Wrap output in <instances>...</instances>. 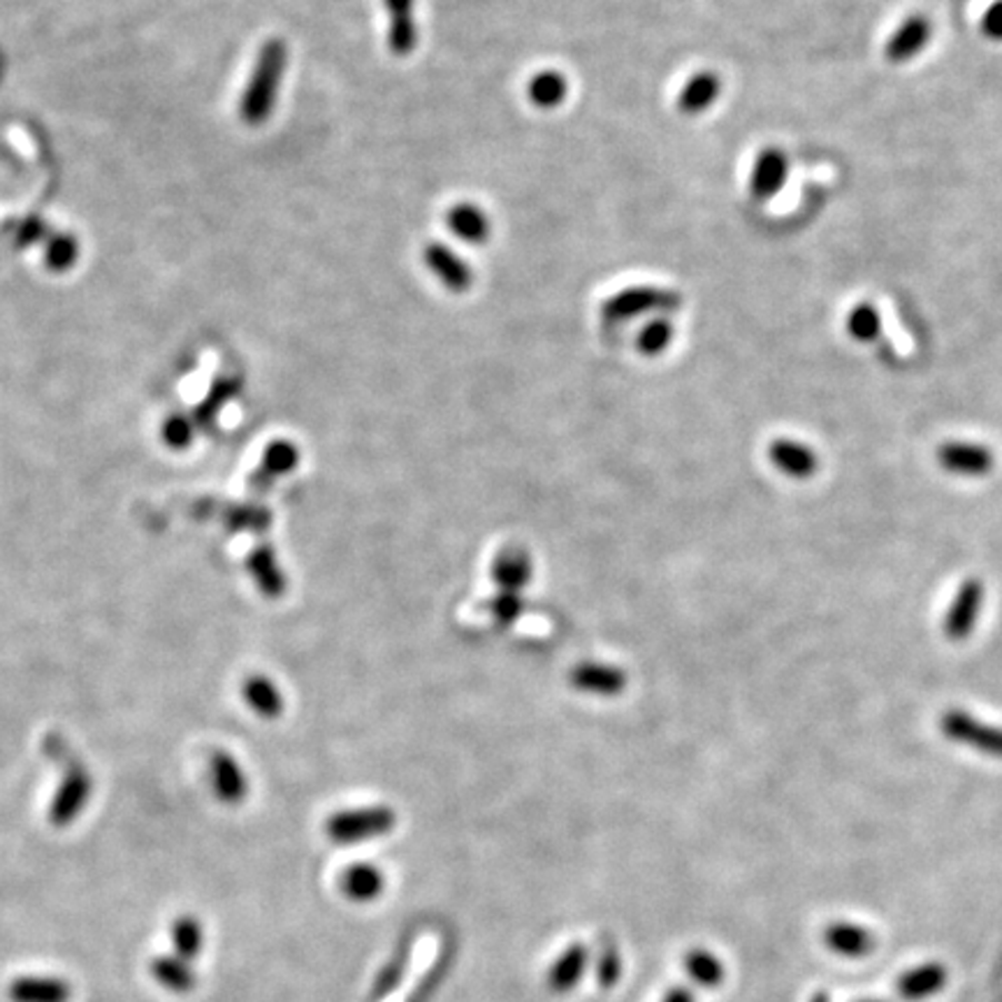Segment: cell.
Segmentation results:
<instances>
[{"mask_svg": "<svg viewBox=\"0 0 1002 1002\" xmlns=\"http://www.w3.org/2000/svg\"><path fill=\"white\" fill-rule=\"evenodd\" d=\"M288 68V47L283 40H270L260 47L249 84L240 102V117L249 126L265 123L279 98Z\"/></svg>", "mask_w": 1002, "mask_h": 1002, "instance_id": "6da1fadb", "label": "cell"}, {"mask_svg": "<svg viewBox=\"0 0 1002 1002\" xmlns=\"http://www.w3.org/2000/svg\"><path fill=\"white\" fill-rule=\"evenodd\" d=\"M680 309L682 295L678 290L662 285H629L601 304V315L611 323H627L648 313L669 315Z\"/></svg>", "mask_w": 1002, "mask_h": 1002, "instance_id": "7a4b0ae2", "label": "cell"}, {"mask_svg": "<svg viewBox=\"0 0 1002 1002\" xmlns=\"http://www.w3.org/2000/svg\"><path fill=\"white\" fill-rule=\"evenodd\" d=\"M398 826V814L385 805L341 810L325 822V833L337 845H358L377 840Z\"/></svg>", "mask_w": 1002, "mask_h": 1002, "instance_id": "3957f363", "label": "cell"}, {"mask_svg": "<svg viewBox=\"0 0 1002 1002\" xmlns=\"http://www.w3.org/2000/svg\"><path fill=\"white\" fill-rule=\"evenodd\" d=\"M938 727L946 741L993 759H1002V727L982 722L959 708L944 710L938 720Z\"/></svg>", "mask_w": 1002, "mask_h": 1002, "instance_id": "277c9868", "label": "cell"}, {"mask_svg": "<svg viewBox=\"0 0 1002 1002\" xmlns=\"http://www.w3.org/2000/svg\"><path fill=\"white\" fill-rule=\"evenodd\" d=\"M984 597H986L984 583L978 578L965 580L959 588L952 605H949L942 620V634L946 641L963 643L965 639H970L974 624L980 620Z\"/></svg>", "mask_w": 1002, "mask_h": 1002, "instance_id": "5b68a950", "label": "cell"}, {"mask_svg": "<svg viewBox=\"0 0 1002 1002\" xmlns=\"http://www.w3.org/2000/svg\"><path fill=\"white\" fill-rule=\"evenodd\" d=\"M935 458L942 471L961 479H984L995 467L991 448L974 441H946L938 448Z\"/></svg>", "mask_w": 1002, "mask_h": 1002, "instance_id": "8992f818", "label": "cell"}, {"mask_svg": "<svg viewBox=\"0 0 1002 1002\" xmlns=\"http://www.w3.org/2000/svg\"><path fill=\"white\" fill-rule=\"evenodd\" d=\"M931 38H933V21L926 14L914 12L905 17L899 29L886 38L884 61L891 66H905L914 61L921 51L931 44Z\"/></svg>", "mask_w": 1002, "mask_h": 1002, "instance_id": "52a82bcc", "label": "cell"}, {"mask_svg": "<svg viewBox=\"0 0 1002 1002\" xmlns=\"http://www.w3.org/2000/svg\"><path fill=\"white\" fill-rule=\"evenodd\" d=\"M789 156L780 147H763L750 172V196L756 202H769L782 193L789 179Z\"/></svg>", "mask_w": 1002, "mask_h": 1002, "instance_id": "ba28073f", "label": "cell"}, {"mask_svg": "<svg viewBox=\"0 0 1002 1002\" xmlns=\"http://www.w3.org/2000/svg\"><path fill=\"white\" fill-rule=\"evenodd\" d=\"M425 268L434 274V279L451 293L460 295L473 285V270L469 262L448 244L430 242L423 249Z\"/></svg>", "mask_w": 1002, "mask_h": 1002, "instance_id": "9c48e42d", "label": "cell"}, {"mask_svg": "<svg viewBox=\"0 0 1002 1002\" xmlns=\"http://www.w3.org/2000/svg\"><path fill=\"white\" fill-rule=\"evenodd\" d=\"M388 14V49L394 57H411L418 40V19H415V0H383Z\"/></svg>", "mask_w": 1002, "mask_h": 1002, "instance_id": "30bf717a", "label": "cell"}, {"mask_svg": "<svg viewBox=\"0 0 1002 1002\" xmlns=\"http://www.w3.org/2000/svg\"><path fill=\"white\" fill-rule=\"evenodd\" d=\"M769 460L780 473L796 481L812 479L820 469V458L812 448L794 439H773L769 445Z\"/></svg>", "mask_w": 1002, "mask_h": 1002, "instance_id": "8fae6325", "label": "cell"}, {"mask_svg": "<svg viewBox=\"0 0 1002 1002\" xmlns=\"http://www.w3.org/2000/svg\"><path fill=\"white\" fill-rule=\"evenodd\" d=\"M571 684L573 690L592 694V697H618L627 688V673L620 667L613 664H599V662H585L578 664L571 671Z\"/></svg>", "mask_w": 1002, "mask_h": 1002, "instance_id": "7c38bea8", "label": "cell"}, {"mask_svg": "<svg viewBox=\"0 0 1002 1002\" xmlns=\"http://www.w3.org/2000/svg\"><path fill=\"white\" fill-rule=\"evenodd\" d=\"M722 96V77L715 70H699L678 93V112L684 117L705 114Z\"/></svg>", "mask_w": 1002, "mask_h": 1002, "instance_id": "4fadbf2b", "label": "cell"}, {"mask_svg": "<svg viewBox=\"0 0 1002 1002\" xmlns=\"http://www.w3.org/2000/svg\"><path fill=\"white\" fill-rule=\"evenodd\" d=\"M212 789L223 805H240L249 794V780L244 769L228 752H217L209 763Z\"/></svg>", "mask_w": 1002, "mask_h": 1002, "instance_id": "5bb4252c", "label": "cell"}, {"mask_svg": "<svg viewBox=\"0 0 1002 1002\" xmlns=\"http://www.w3.org/2000/svg\"><path fill=\"white\" fill-rule=\"evenodd\" d=\"M445 228L451 230V234L458 237L460 242L471 247L488 244L492 234V223L490 217L485 214V209L473 202H458L448 209Z\"/></svg>", "mask_w": 1002, "mask_h": 1002, "instance_id": "9a60e30c", "label": "cell"}, {"mask_svg": "<svg viewBox=\"0 0 1002 1002\" xmlns=\"http://www.w3.org/2000/svg\"><path fill=\"white\" fill-rule=\"evenodd\" d=\"M8 998L10 1002H70L72 986L51 974H23L10 982Z\"/></svg>", "mask_w": 1002, "mask_h": 1002, "instance_id": "2e32d148", "label": "cell"}, {"mask_svg": "<svg viewBox=\"0 0 1002 1002\" xmlns=\"http://www.w3.org/2000/svg\"><path fill=\"white\" fill-rule=\"evenodd\" d=\"M822 938L833 954L845 959H865L875 952V935L852 921H833Z\"/></svg>", "mask_w": 1002, "mask_h": 1002, "instance_id": "e0dca14e", "label": "cell"}, {"mask_svg": "<svg viewBox=\"0 0 1002 1002\" xmlns=\"http://www.w3.org/2000/svg\"><path fill=\"white\" fill-rule=\"evenodd\" d=\"M492 578L499 588V592H515L522 594V590L530 585L532 580V560L530 552L522 548H507L499 552L492 567Z\"/></svg>", "mask_w": 1002, "mask_h": 1002, "instance_id": "ac0fdd59", "label": "cell"}, {"mask_svg": "<svg viewBox=\"0 0 1002 1002\" xmlns=\"http://www.w3.org/2000/svg\"><path fill=\"white\" fill-rule=\"evenodd\" d=\"M89 791H91V782L84 773L68 775L63 786L59 789L54 803H51V808H49V822L59 829L72 824L79 816V812L84 810V805L89 801Z\"/></svg>", "mask_w": 1002, "mask_h": 1002, "instance_id": "d6986e66", "label": "cell"}, {"mask_svg": "<svg viewBox=\"0 0 1002 1002\" xmlns=\"http://www.w3.org/2000/svg\"><path fill=\"white\" fill-rule=\"evenodd\" d=\"M946 980L949 970L942 963L933 961L908 970L899 984H895V991H899L905 1002H919L940 993L946 986Z\"/></svg>", "mask_w": 1002, "mask_h": 1002, "instance_id": "ffe728a7", "label": "cell"}, {"mask_svg": "<svg viewBox=\"0 0 1002 1002\" xmlns=\"http://www.w3.org/2000/svg\"><path fill=\"white\" fill-rule=\"evenodd\" d=\"M149 972L151 978L156 980L158 986H163L166 991L174 993V995H183L191 993L198 986V974L193 970V965L189 961L174 956H156L149 963Z\"/></svg>", "mask_w": 1002, "mask_h": 1002, "instance_id": "44dd1931", "label": "cell"}, {"mask_svg": "<svg viewBox=\"0 0 1002 1002\" xmlns=\"http://www.w3.org/2000/svg\"><path fill=\"white\" fill-rule=\"evenodd\" d=\"M339 886H341V891H344L349 901L369 903V901H377L383 893L385 878L381 870L372 863H355L344 870V875H341V880H339Z\"/></svg>", "mask_w": 1002, "mask_h": 1002, "instance_id": "7402d4cb", "label": "cell"}, {"mask_svg": "<svg viewBox=\"0 0 1002 1002\" xmlns=\"http://www.w3.org/2000/svg\"><path fill=\"white\" fill-rule=\"evenodd\" d=\"M413 942H415V933L404 935L400 940V944L394 946L390 961L377 974V982L372 986V993H369V1002H383L390 993H394V991L400 989L404 974H407V968H409V961H411Z\"/></svg>", "mask_w": 1002, "mask_h": 1002, "instance_id": "603a6c76", "label": "cell"}, {"mask_svg": "<svg viewBox=\"0 0 1002 1002\" xmlns=\"http://www.w3.org/2000/svg\"><path fill=\"white\" fill-rule=\"evenodd\" d=\"M569 96V79L560 70H539L527 82V100H530L537 110L550 112L564 104Z\"/></svg>", "mask_w": 1002, "mask_h": 1002, "instance_id": "cb8c5ba5", "label": "cell"}, {"mask_svg": "<svg viewBox=\"0 0 1002 1002\" xmlns=\"http://www.w3.org/2000/svg\"><path fill=\"white\" fill-rule=\"evenodd\" d=\"M588 968V949L583 944H571L567 952L552 963L548 972V986L555 993H569L578 986Z\"/></svg>", "mask_w": 1002, "mask_h": 1002, "instance_id": "d4e9b609", "label": "cell"}, {"mask_svg": "<svg viewBox=\"0 0 1002 1002\" xmlns=\"http://www.w3.org/2000/svg\"><path fill=\"white\" fill-rule=\"evenodd\" d=\"M244 699L255 715L274 720L283 713V694L268 675H251L244 682Z\"/></svg>", "mask_w": 1002, "mask_h": 1002, "instance_id": "484cf974", "label": "cell"}, {"mask_svg": "<svg viewBox=\"0 0 1002 1002\" xmlns=\"http://www.w3.org/2000/svg\"><path fill=\"white\" fill-rule=\"evenodd\" d=\"M170 938H172L174 954L189 963H193L200 956L202 946H204V929L198 921V916H193V914L177 916L172 921Z\"/></svg>", "mask_w": 1002, "mask_h": 1002, "instance_id": "4316f807", "label": "cell"}, {"mask_svg": "<svg viewBox=\"0 0 1002 1002\" xmlns=\"http://www.w3.org/2000/svg\"><path fill=\"white\" fill-rule=\"evenodd\" d=\"M848 334L859 344H873L882 337V313L873 302H859L848 311Z\"/></svg>", "mask_w": 1002, "mask_h": 1002, "instance_id": "83f0119b", "label": "cell"}, {"mask_svg": "<svg viewBox=\"0 0 1002 1002\" xmlns=\"http://www.w3.org/2000/svg\"><path fill=\"white\" fill-rule=\"evenodd\" d=\"M453 961H455V944H448L439 954V959L432 963V968L423 974V980H420L415 989L409 993L407 1002H432V998L445 982L448 972H451Z\"/></svg>", "mask_w": 1002, "mask_h": 1002, "instance_id": "f1b7e54d", "label": "cell"}, {"mask_svg": "<svg viewBox=\"0 0 1002 1002\" xmlns=\"http://www.w3.org/2000/svg\"><path fill=\"white\" fill-rule=\"evenodd\" d=\"M684 970H688V974L699 986L705 989H718L727 978L722 961L715 954L705 952V949H692V952L684 956Z\"/></svg>", "mask_w": 1002, "mask_h": 1002, "instance_id": "f546056e", "label": "cell"}, {"mask_svg": "<svg viewBox=\"0 0 1002 1002\" xmlns=\"http://www.w3.org/2000/svg\"><path fill=\"white\" fill-rule=\"evenodd\" d=\"M251 573L255 578V583L260 585V590L268 597H281L283 588H285V578H283V571L270 548H260L258 552H253Z\"/></svg>", "mask_w": 1002, "mask_h": 1002, "instance_id": "4dcf8cb0", "label": "cell"}, {"mask_svg": "<svg viewBox=\"0 0 1002 1002\" xmlns=\"http://www.w3.org/2000/svg\"><path fill=\"white\" fill-rule=\"evenodd\" d=\"M673 337H675L673 323L667 319V315H657V319H652L641 330V334L637 339V347H639V351L643 355L657 358V355H662L673 344Z\"/></svg>", "mask_w": 1002, "mask_h": 1002, "instance_id": "1f68e13d", "label": "cell"}, {"mask_svg": "<svg viewBox=\"0 0 1002 1002\" xmlns=\"http://www.w3.org/2000/svg\"><path fill=\"white\" fill-rule=\"evenodd\" d=\"M298 462H300V451L295 448V443L274 441L268 448L265 460H262V464H265L262 469H265V473H270V477H285V473H290L298 467Z\"/></svg>", "mask_w": 1002, "mask_h": 1002, "instance_id": "d6a6232c", "label": "cell"}, {"mask_svg": "<svg viewBox=\"0 0 1002 1002\" xmlns=\"http://www.w3.org/2000/svg\"><path fill=\"white\" fill-rule=\"evenodd\" d=\"M77 253H79L77 240H72V237H68V234H59V237H54V240L47 244L44 262H47L49 270L66 272L77 262Z\"/></svg>", "mask_w": 1002, "mask_h": 1002, "instance_id": "836d02e7", "label": "cell"}, {"mask_svg": "<svg viewBox=\"0 0 1002 1002\" xmlns=\"http://www.w3.org/2000/svg\"><path fill=\"white\" fill-rule=\"evenodd\" d=\"M524 611L522 594L515 592H497L490 601V613L499 627H511Z\"/></svg>", "mask_w": 1002, "mask_h": 1002, "instance_id": "e575fe53", "label": "cell"}, {"mask_svg": "<svg viewBox=\"0 0 1002 1002\" xmlns=\"http://www.w3.org/2000/svg\"><path fill=\"white\" fill-rule=\"evenodd\" d=\"M620 972H622V961H620L618 949L613 944H605V949L601 952V959H599V968H597L599 984L603 989L615 986V982L620 980Z\"/></svg>", "mask_w": 1002, "mask_h": 1002, "instance_id": "d590c367", "label": "cell"}, {"mask_svg": "<svg viewBox=\"0 0 1002 1002\" xmlns=\"http://www.w3.org/2000/svg\"><path fill=\"white\" fill-rule=\"evenodd\" d=\"M191 437H193V428L189 425L187 418L174 415V418L166 420L163 439H166V443L170 448H174V451H181V448H187L191 443Z\"/></svg>", "mask_w": 1002, "mask_h": 1002, "instance_id": "8d00e7d4", "label": "cell"}, {"mask_svg": "<svg viewBox=\"0 0 1002 1002\" xmlns=\"http://www.w3.org/2000/svg\"><path fill=\"white\" fill-rule=\"evenodd\" d=\"M980 31L991 42H1002V0H995L993 6L986 8L980 21Z\"/></svg>", "mask_w": 1002, "mask_h": 1002, "instance_id": "74e56055", "label": "cell"}, {"mask_svg": "<svg viewBox=\"0 0 1002 1002\" xmlns=\"http://www.w3.org/2000/svg\"><path fill=\"white\" fill-rule=\"evenodd\" d=\"M44 232H47V228L42 221H29L21 228L19 240H21V244H33L40 240V237H44Z\"/></svg>", "mask_w": 1002, "mask_h": 1002, "instance_id": "f35d334b", "label": "cell"}, {"mask_svg": "<svg viewBox=\"0 0 1002 1002\" xmlns=\"http://www.w3.org/2000/svg\"><path fill=\"white\" fill-rule=\"evenodd\" d=\"M662 1002H694V993L684 986H678L664 995Z\"/></svg>", "mask_w": 1002, "mask_h": 1002, "instance_id": "ab89813d", "label": "cell"}, {"mask_svg": "<svg viewBox=\"0 0 1002 1002\" xmlns=\"http://www.w3.org/2000/svg\"><path fill=\"white\" fill-rule=\"evenodd\" d=\"M810 1002H829V995L826 993H814Z\"/></svg>", "mask_w": 1002, "mask_h": 1002, "instance_id": "60d3db41", "label": "cell"}, {"mask_svg": "<svg viewBox=\"0 0 1002 1002\" xmlns=\"http://www.w3.org/2000/svg\"><path fill=\"white\" fill-rule=\"evenodd\" d=\"M856 1002H886V1000H856Z\"/></svg>", "mask_w": 1002, "mask_h": 1002, "instance_id": "b9f144b4", "label": "cell"}]
</instances>
